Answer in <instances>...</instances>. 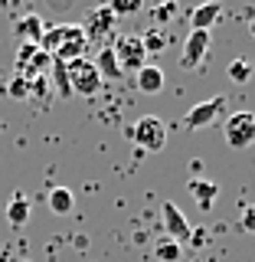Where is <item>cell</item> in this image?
I'll return each instance as SVG.
<instances>
[{
	"mask_svg": "<svg viewBox=\"0 0 255 262\" xmlns=\"http://www.w3.org/2000/svg\"><path fill=\"white\" fill-rule=\"evenodd\" d=\"M160 213H164V229H167V239H174V243H190L193 239V229H190V223H187V216H183V210L177 207V203H164L160 207Z\"/></svg>",
	"mask_w": 255,
	"mask_h": 262,
	"instance_id": "cell-9",
	"label": "cell"
},
{
	"mask_svg": "<svg viewBox=\"0 0 255 262\" xmlns=\"http://www.w3.org/2000/svg\"><path fill=\"white\" fill-rule=\"evenodd\" d=\"M219 16H223V4H200L190 13V30H206L210 33V27H216Z\"/></svg>",
	"mask_w": 255,
	"mask_h": 262,
	"instance_id": "cell-14",
	"label": "cell"
},
{
	"mask_svg": "<svg viewBox=\"0 0 255 262\" xmlns=\"http://www.w3.org/2000/svg\"><path fill=\"white\" fill-rule=\"evenodd\" d=\"M210 39L213 36L206 30H190V36H187V43H183V53H180V69H187V72L200 69V66L206 62Z\"/></svg>",
	"mask_w": 255,
	"mask_h": 262,
	"instance_id": "cell-8",
	"label": "cell"
},
{
	"mask_svg": "<svg viewBox=\"0 0 255 262\" xmlns=\"http://www.w3.org/2000/svg\"><path fill=\"white\" fill-rule=\"evenodd\" d=\"M79 27H82V33H85L88 46H95V43L111 39L114 27H118V16L111 13V7H95V10H88L85 23H79Z\"/></svg>",
	"mask_w": 255,
	"mask_h": 262,
	"instance_id": "cell-5",
	"label": "cell"
},
{
	"mask_svg": "<svg viewBox=\"0 0 255 262\" xmlns=\"http://www.w3.org/2000/svg\"><path fill=\"white\" fill-rule=\"evenodd\" d=\"M16 33H20V39L23 43H43V33H46V20L39 13H27L23 20H16V27H13Z\"/></svg>",
	"mask_w": 255,
	"mask_h": 262,
	"instance_id": "cell-11",
	"label": "cell"
},
{
	"mask_svg": "<svg viewBox=\"0 0 255 262\" xmlns=\"http://www.w3.org/2000/svg\"><path fill=\"white\" fill-rule=\"evenodd\" d=\"M27 82H30V98H46V92H49V79L46 76H33Z\"/></svg>",
	"mask_w": 255,
	"mask_h": 262,
	"instance_id": "cell-25",
	"label": "cell"
},
{
	"mask_svg": "<svg viewBox=\"0 0 255 262\" xmlns=\"http://www.w3.org/2000/svg\"><path fill=\"white\" fill-rule=\"evenodd\" d=\"M239 223H242V229H245V233H252V236H255V203H249V207L242 210Z\"/></svg>",
	"mask_w": 255,
	"mask_h": 262,
	"instance_id": "cell-26",
	"label": "cell"
},
{
	"mask_svg": "<svg viewBox=\"0 0 255 262\" xmlns=\"http://www.w3.org/2000/svg\"><path fill=\"white\" fill-rule=\"evenodd\" d=\"M39 49L49 53L53 59H59V62H76V59H85L88 39H85V33H82L79 23H59V27H49L43 33Z\"/></svg>",
	"mask_w": 255,
	"mask_h": 262,
	"instance_id": "cell-1",
	"label": "cell"
},
{
	"mask_svg": "<svg viewBox=\"0 0 255 262\" xmlns=\"http://www.w3.org/2000/svg\"><path fill=\"white\" fill-rule=\"evenodd\" d=\"M65 72H69V85H72L76 95H85V98L98 95V89H102V76H98L95 62L88 59V56H85V59H76V62H65Z\"/></svg>",
	"mask_w": 255,
	"mask_h": 262,
	"instance_id": "cell-4",
	"label": "cell"
},
{
	"mask_svg": "<svg viewBox=\"0 0 255 262\" xmlns=\"http://www.w3.org/2000/svg\"><path fill=\"white\" fill-rule=\"evenodd\" d=\"M154 256H157V262H180V243L160 236V239L154 243Z\"/></svg>",
	"mask_w": 255,
	"mask_h": 262,
	"instance_id": "cell-18",
	"label": "cell"
},
{
	"mask_svg": "<svg viewBox=\"0 0 255 262\" xmlns=\"http://www.w3.org/2000/svg\"><path fill=\"white\" fill-rule=\"evenodd\" d=\"M53 82H56V89H59V95L62 98H69L72 95V85H69V72H65V62H59V59H53Z\"/></svg>",
	"mask_w": 255,
	"mask_h": 262,
	"instance_id": "cell-20",
	"label": "cell"
},
{
	"mask_svg": "<svg viewBox=\"0 0 255 262\" xmlns=\"http://www.w3.org/2000/svg\"><path fill=\"white\" fill-rule=\"evenodd\" d=\"M128 138L134 141L137 147H144V151H164V144H167V125H164L160 118H154V115H144V118H137L134 125L128 128Z\"/></svg>",
	"mask_w": 255,
	"mask_h": 262,
	"instance_id": "cell-2",
	"label": "cell"
},
{
	"mask_svg": "<svg viewBox=\"0 0 255 262\" xmlns=\"http://www.w3.org/2000/svg\"><path fill=\"white\" fill-rule=\"evenodd\" d=\"M92 62H95V69H98V76H102V82H105V79H121V66H118V56H114L111 43H105L102 49H98Z\"/></svg>",
	"mask_w": 255,
	"mask_h": 262,
	"instance_id": "cell-13",
	"label": "cell"
},
{
	"mask_svg": "<svg viewBox=\"0 0 255 262\" xmlns=\"http://www.w3.org/2000/svg\"><path fill=\"white\" fill-rule=\"evenodd\" d=\"M72 207H76V196H72L69 187H53V190H49V210H53L56 216H69Z\"/></svg>",
	"mask_w": 255,
	"mask_h": 262,
	"instance_id": "cell-15",
	"label": "cell"
},
{
	"mask_svg": "<svg viewBox=\"0 0 255 262\" xmlns=\"http://www.w3.org/2000/svg\"><path fill=\"white\" fill-rule=\"evenodd\" d=\"M187 190H190V196L196 200L200 210H210L213 200H216V193H219V187L213 184V180H206V177H193L190 184H187Z\"/></svg>",
	"mask_w": 255,
	"mask_h": 262,
	"instance_id": "cell-12",
	"label": "cell"
},
{
	"mask_svg": "<svg viewBox=\"0 0 255 262\" xmlns=\"http://www.w3.org/2000/svg\"><path fill=\"white\" fill-rule=\"evenodd\" d=\"M114 49V56H118V66H121V72H141L144 66H147V49H144V39L141 36H134V33H125V36H118L111 43Z\"/></svg>",
	"mask_w": 255,
	"mask_h": 262,
	"instance_id": "cell-3",
	"label": "cell"
},
{
	"mask_svg": "<svg viewBox=\"0 0 255 262\" xmlns=\"http://www.w3.org/2000/svg\"><path fill=\"white\" fill-rule=\"evenodd\" d=\"M108 7H111L114 16H128V13L141 10V0H114V4H108Z\"/></svg>",
	"mask_w": 255,
	"mask_h": 262,
	"instance_id": "cell-24",
	"label": "cell"
},
{
	"mask_svg": "<svg viewBox=\"0 0 255 262\" xmlns=\"http://www.w3.org/2000/svg\"><path fill=\"white\" fill-rule=\"evenodd\" d=\"M53 66V56L43 53L36 43H23L16 53V76L33 79V76H46V69Z\"/></svg>",
	"mask_w": 255,
	"mask_h": 262,
	"instance_id": "cell-7",
	"label": "cell"
},
{
	"mask_svg": "<svg viewBox=\"0 0 255 262\" xmlns=\"http://www.w3.org/2000/svg\"><path fill=\"white\" fill-rule=\"evenodd\" d=\"M144 49H147V56H151V53H164V49H167V43H170V39H167V33H164L160 27H151V30H147L144 33Z\"/></svg>",
	"mask_w": 255,
	"mask_h": 262,
	"instance_id": "cell-19",
	"label": "cell"
},
{
	"mask_svg": "<svg viewBox=\"0 0 255 262\" xmlns=\"http://www.w3.org/2000/svg\"><path fill=\"white\" fill-rule=\"evenodd\" d=\"M137 89H141L144 95H154L164 89V72L157 69V66H144L141 72H137Z\"/></svg>",
	"mask_w": 255,
	"mask_h": 262,
	"instance_id": "cell-16",
	"label": "cell"
},
{
	"mask_svg": "<svg viewBox=\"0 0 255 262\" xmlns=\"http://www.w3.org/2000/svg\"><path fill=\"white\" fill-rule=\"evenodd\" d=\"M7 92H10L13 98H30V82L23 76H13L10 82H7Z\"/></svg>",
	"mask_w": 255,
	"mask_h": 262,
	"instance_id": "cell-23",
	"label": "cell"
},
{
	"mask_svg": "<svg viewBox=\"0 0 255 262\" xmlns=\"http://www.w3.org/2000/svg\"><path fill=\"white\" fill-rule=\"evenodd\" d=\"M229 79L239 82V85H242V82H249L252 79V62L249 59H233V62H229Z\"/></svg>",
	"mask_w": 255,
	"mask_h": 262,
	"instance_id": "cell-21",
	"label": "cell"
},
{
	"mask_svg": "<svg viewBox=\"0 0 255 262\" xmlns=\"http://www.w3.org/2000/svg\"><path fill=\"white\" fill-rule=\"evenodd\" d=\"M7 220H10L13 226H23L30 220V200L23 193H13L10 203H7Z\"/></svg>",
	"mask_w": 255,
	"mask_h": 262,
	"instance_id": "cell-17",
	"label": "cell"
},
{
	"mask_svg": "<svg viewBox=\"0 0 255 262\" xmlns=\"http://www.w3.org/2000/svg\"><path fill=\"white\" fill-rule=\"evenodd\" d=\"M223 138H226L229 147H236V151L255 144V115H249V112L229 115V121L223 125Z\"/></svg>",
	"mask_w": 255,
	"mask_h": 262,
	"instance_id": "cell-6",
	"label": "cell"
},
{
	"mask_svg": "<svg viewBox=\"0 0 255 262\" xmlns=\"http://www.w3.org/2000/svg\"><path fill=\"white\" fill-rule=\"evenodd\" d=\"M249 33H252V39H255V16H252V23H249Z\"/></svg>",
	"mask_w": 255,
	"mask_h": 262,
	"instance_id": "cell-27",
	"label": "cell"
},
{
	"mask_svg": "<svg viewBox=\"0 0 255 262\" xmlns=\"http://www.w3.org/2000/svg\"><path fill=\"white\" fill-rule=\"evenodd\" d=\"M223 105H226L223 95H213V98H206V102L193 105V108L187 112L183 125H187V128H206V125H213V121L219 118V112H223Z\"/></svg>",
	"mask_w": 255,
	"mask_h": 262,
	"instance_id": "cell-10",
	"label": "cell"
},
{
	"mask_svg": "<svg viewBox=\"0 0 255 262\" xmlns=\"http://www.w3.org/2000/svg\"><path fill=\"white\" fill-rule=\"evenodd\" d=\"M151 16H154V23H157V27H164L167 20H174V16H177V4H160V7H154Z\"/></svg>",
	"mask_w": 255,
	"mask_h": 262,
	"instance_id": "cell-22",
	"label": "cell"
}]
</instances>
